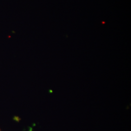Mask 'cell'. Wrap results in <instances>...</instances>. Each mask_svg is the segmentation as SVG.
<instances>
[{
    "mask_svg": "<svg viewBox=\"0 0 131 131\" xmlns=\"http://www.w3.org/2000/svg\"><path fill=\"white\" fill-rule=\"evenodd\" d=\"M0 131H1V129H0Z\"/></svg>",
    "mask_w": 131,
    "mask_h": 131,
    "instance_id": "obj_1",
    "label": "cell"
}]
</instances>
